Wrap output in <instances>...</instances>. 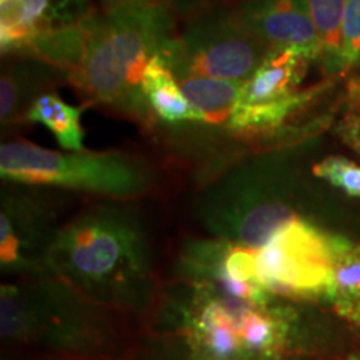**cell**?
Listing matches in <instances>:
<instances>
[{
	"label": "cell",
	"mask_w": 360,
	"mask_h": 360,
	"mask_svg": "<svg viewBox=\"0 0 360 360\" xmlns=\"http://www.w3.org/2000/svg\"><path fill=\"white\" fill-rule=\"evenodd\" d=\"M47 272L147 327L159 310L162 285L150 238L137 209L127 202L89 207L62 224Z\"/></svg>",
	"instance_id": "cell-1"
},
{
	"label": "cell",
	"mask_w": 360,
	"mask_h": 360,
	"mask_svg": "<svg viewBox=\"0 0 360 360\" xmlns=\"http://www.w3.org/2000/svg\"><path fill=\"white\" fill-rule=\"evenodd\" d=\"M146 323L94 302L57 277L6 278L0 285L2 354L74 360H132Z\"/></svg>",
	"instance_id": "cell-2"
},
{
	"label": "cell",
	"mask_w": 360,
	"mask_h": 360,
	"mask_svg": "<svg viewBox=\"0 0 360 360\" xmlns=\"http://www.w3.org/2000/svg\"><path fill=\"white\" fill-rule=\"evenodd\" d=\"M177 17L164 7L124 6L94 12L82 22L85 56L70 82L92 102L107 103L143 124L154 120L142 94L152 57L177 35Z\"/></svg>",
	"instance_id": "cell-3"
},
{
	"label": "cell",
	"mask_w": 360,
	"mask_h": 360,
	"mask_svg": "<svg viewBox=\"0 0 360 360\" xmlns=\"http://www.w3.org/2000/svg\"><path fill=\"white\" fill-rule=\"evenodd\" d=\"M4 182L84 192L112 202H130L155 188L157 172L146 157L122 150L56 152L27 141L0 147Z\"/></svg>",
	"instance_id": "cell-4"
},
{
	"label": "cell",
	"mask_w": 360,
	"mask_h": 360,
	"mask_svg": "<svg viewBox=\"0 0 360 360\" xmlns=\"http://www.w3.org/2000/svg\"><path fill=\"white\" fill-rule=\"evenodd\" d=\"M349 242L299 215L254 250L260 283L277 299L328 302L335 259Z\"/></svg>",
	"instance_id": "cell-5"
},
{
	"label": "cell",
	"mask_w": 360,
	"mask_h": 360,
	"mask_svg": "<svg viewBox=\"0 0 360 360\" xmlns=\"http://www.w3.org/2000/svg\"><path fill=\"white\" fill-rule=\"evenodd\" d=\"M269 49L238 24L233 11L219 6L192 17L159 56L174 74L193 72L212 79L244 82Z\"/></svg>",
	"instance_id": "cell-6"
},
{
	"label": "cell",
	"mask_w": 360,
	"mask_h": 360,
	"mask_svg": "<svg viewBox=\"0 0 360 360\" xmlns=\"http://www.w3.org/2000/svg\"><path fill=\"white\" fill-rule=\"evenodd\" d=\"M4 188L0 205V267L7 278L49 276L47 259L62 224L56 207L34 186Z\"/></svg>",
	"instance_id": "cell-7"
},
{
	"label": "cell",
	"mask_w": 360,
	"mask_h": 360,
	"mask_svg": "<svg viewBox=\"0 0 360 360\" xmlns=\"http://www.w3.org/2000/svg\"><path fill=\"white\" fill-rule=\"evenodd\" d=\"M238 24L269 49H294L319 60L321 44L309 0H244L236 11Z\"/></svg>",
	"instance_id": "cell-8"
},
{
	"label": "cell",
	"mask_w": 360,
	"mask_h": 360,
	"mask_svg": "<svg viewBox=\"0 0 360 360\" xmlns=\"http://www.w3.org/2000/svg\"><path fill=\"white\" fill-rule=\"evenodd\" d=\"M236 299L192 290L180 330L202 360H252L237 327Z\"/></svg>",
	"instance_id": "cell-9"
},
{
	"label": "cell",
	"mask_w": 360,
	"mask_h": 360,
	"mask_svg": "<svg viewBox=\"0 0 360 360\" xmlns=\"http://www.w3.org/2000/svg\"><path fill=\"white\" fill-rule=\"evenodd\" d=\"M94 12L92 0H12L0 7L2 56H22L39 34L79 25Z\"/></svg>",
	"instance_id": "cell-10"
},
{
	"label": "cell",
	"mask_w": 360,
	"mask_h": 360,
	"mask_svg": "<svg viewBox=\"0 0 360 360\" xmlns=\"http://www.w3.org/2000/svg\"><path fill=\"white\" fill-rule=\"evenodd\" d=\"M276 300L265 305L237 300L238 335L252 360H281L290 352L299 315Z\"/></svg>",
	"instance_id": "cell-11"
},
{
	"label": "cell",
	"mask_w": 360,
	"mask_h": 360,
	"mask_svg": "<svg viewBox=\"0 0 360 360\" xmlns=\"http://www.w3.org/2000/svg\"><path fill=\"white\" fill-rule=\"evenodd\" d=\"M309 62L312 60L294 49H270L254 74L242 82L236 107L264 105L300 92Z\"/></svg>",
	"instance_id": "cell-12"
},
{
	"label": "cell",
	"mask_w": 360,
	"mask_h": 360,
	"mask_svg": "<svg viewBox=\"0 0 360 360\" xmlns=\"http://www.w3.org/2000/svg\"><path fill=\"white\" fill-rule=\"evenodd\" d=\"M69 80V74L34 56L24 53L22 60L7 65L0 77V119L2 125L25 120L27 110L60 80Z\"/></svg>",
	"instance_id": "cell-13"
},
{
	"label": "cell",
	"mask_w": 360,
	"mask_h": 360,
	"mask_svg": "<svg viewBox=\"0 0 360 360\" xmlns=\"http://www.w3.org/2000/svg\"><path fill=\"white\" fill-rule=\"evenodd\" d=\"M142 94L154 119L175 124H204L202 114L188 102L172 70L160 56L152 57L142 79Z\"/></svg>",
	"instance_id": "cell-14"
},
{
	"label": "cell",
	"mask_w": 360,
	"mask_h": 360,
	"mask_svg": "<svg viewBox=\"0 0 360 360\" xmlns=\"http://www.w3.org/2000/svg\"><path fill=\"white\" fill-rule=\"evenodd\" d=\"M174 75L188 102L202 114L204 124L227 129L242 82L205 77L193 72H179Z\"/></svg>",
	"instance_id": "cell-15"
},
{
	"label": "cell",
	"mask_w": 360,
	"mask_h": 360,
	"mask_svg": "<svg viewBox=\"0 0 360 360\" xmlns=\"http://www.w3.org/2000/svg\"><path fill=\"white\" fill-rule=\"evenodd\" d=\"M85 105L74 107L56 94H44L27 110V122L42 124L56 137L58 146L67 152L84 150V129L80 117Z\"/></svg>",
	"instance_id": "cell-16"
},
{
	"label": "cell",
	"mask_w": 360,
	"mask_h": 360,
	"mask_svg": "<svg viewBox=\"0 0 360 360\" xmlns=\"http://www.w3.org/2000/svg\"><path fill=\"white\" fill-rule=\"evenodd\" d=\"M347 0H309L321 44V64L328 77L345 74L342 53V24Z\"/></svg>",
	"instance_id": "cell-17"
},
{
	"label": "cell",
	"mask_w": 360,
	"mask_h": 360,
	"mask_svg": "<svg viewBox=\"0 0 360 360\" xmlns=\"http://www.w3.org/2000/svg\"><path fill=\"white\" fill-rule=\"evenodd\" d=\"M360 302V244L349 242L339 252L332 276L328 304L337 314L344 315Z\"/></svg>",
	"instance_id": "cell-18"
},
{
	"label": "cell",
	"mask_w": 360,
	"mask_h": 360,
	"mask_svg": "<svg viewBox=\"0 0 360 360\" xmlns=\"http://www.w3.org/2000/svg\"><path fill=\"white\" fill-rule=\"evenodd\" d=\"M132 360H202L184 332L148 330Z\"/></svg>",
	"instance_id": "cell-19"
},
{
	"label": "cell",
	"mask_w": 360,
	"mask_h": 360,
	"mask_svg": "<svg viewBox=\"0 0 360 360\" xmlns=\"http://www.w3.org/2000/svg\"><path fill=\"white\" fill-rule=\"evenodd\" d=\"M315 177L326 180L349 197L360 199V165L342 155H330L312 167Z\"/></svg>",
	"instance_id": "cell-20"
},
{
	"label": "cell",
	"mask_w": 360,
	"mask_h": 360,
	"mask_svg": "<svg viewBox=\"0 0 360 360\" xmlns=\"http://www.w3.org/2000/svg\"><path fill=\"white\" fill-rule=\"evenodd\" d=\"M103 11L124 7V6H148L164 7L174 13L177 19H192L205 12L207 8L219 6L220 0H98Z\"/></svg>",
	"instance_id": "cell-21"
},
{
	"label": "cell",
	"mask_w": 360,
	"mask_h": 360,
	"mask_svg": "<svg viewBox=\"0 0 360 360\" xmlns=\"http://www.w3.org/2000/svg\"><path fill=\"white\" fill-rule=\"evenodd\" d=\"M342 53L345 72L357 65L360 58V0H347L342 24Z\"/></svg>",
	"instance_id": "cell-22"
},
{
	"label": "cell",
	"mask_w": 360,
	"mask_h": 360,
	"mask_svg": "<svg viewBox=\"0 0 360 360\" xmlns=\"http://www.w3.org/2000/svg\"><path fill=\"white\" fill-rule=\"evenodd\" d=\"M337 134L350 148L360 155V115L349 114L337 125Z\"/></svg>",
	"instance_id": "cell-23"
},
{
	"label": "cell",
	"mask_w": 360,
	"mask_h": 360,
	"mask_svg": "<svg viewBox=\"0 0 360 360\" xmlns=\"http://www.w3.org/2000/svg\"><path fill=\"white\" fill-rule=\"evenodd\" d=\"M2 360H74L45 354H2Z\"/></svg>",
	"instance_id": "cell-24"
},
{
	"label": "cell",
	"mask_w": 360,
	"mask_h": 360,
	"mask_svg": "<svg viewBox=\"0 0 360 360\" xmlns=\"http://www.w3.org/2000/svg\"><path fill=\"white\" fill-rule=\"evenodd\" d=\"M342 317H344L345 321L352 322V323H355V326H357V327H360V302L355 304L354 307H350V309L347 310V312L342 315Z\"/></svg>",
	"instance_id": "cell-25"
},
{
	"label": "cell",
	"mask_w": 360,
	"mask_h": 360,
	"mask_svg": "<svg viewBox=\"0 0 360 360\" xmlns=\"http://www.w3.org/2000/svg\"><path fill=\"white\" fill-rule=\"evenodd\" d=\"M349 92H350V97H352V102L355 103V105L360 103V79H354L352 82H350Z\"/></svg>",
	"instance_id": "cell-26"
},
{
	"label": "cell",
	"mask_w": 360,
	"mask_h": 360,
	"mask_svg": "<svg viewBox=\"0 0 360 360\" xmlns=\"http://www.w3.org/2000/svg\"><path fill=\"white\" fill-rule=\"evenodd\" d=\"M344 360H360V354H354V355H349V357H345Z\"/></svg>",
	"instance_id": "cell-27"
},
{
	"label": "cell",
	"mask_w": 360,
	"mask_h": 360,
	"mask_svg": "<svg viewBox=\"0 0 360 360\" xmlns=\"http://www.w3.org/2000/svg\"><path fill=\"white\" fill-rule=\"evenodd\" d=\"M11 2H12V0H0V7L7 6V4H11Z\"/></svg>",
	"instance_id": "cell-28"
}]
</instances>
